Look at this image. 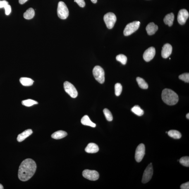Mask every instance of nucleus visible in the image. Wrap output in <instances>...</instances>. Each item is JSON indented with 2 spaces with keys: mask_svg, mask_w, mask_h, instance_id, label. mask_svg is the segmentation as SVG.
Returning a JSON list of instances; mask_svg holds the SVG:
<instances>
[{
  "mask_svg": "<svg viewBox=\"0 0 189 189\" xmlns=\"http://www.w3.org/2000/svg\"><path fill=\"white\" fill-rule=\"evenodd\" d=\"M161 97L163 101L168 105H174L178 102V94L170 89H164L163 91Z\"/></svg>",
  "mask_w": 189,
  "mask_h": 189,
  "instance_id": "2",
  "label": "nucleus"
},
{
  "mask_svg": "<svg viewBox=\"0 0 189 189\" xmlns=\"http://www.w3.org/2000/svg\"><path fill=\"white\" fill-rule=\"evenodd\" d=\"M115 93L117 96H119L122 91V86L121 84L117 83L115 85Z\"/></svg>",
  "mask_w": 189,
  "mask_h": 189,
  "instance_id": "29",
  "label": "nucleus"
},
{
  "mask_svg": "<svg viewBox=\"0 0 189 189\" xmlns=\"http://www.w3.org/2000/svg\"><path fill=\"white\" fill-rule=\"evenodd\" d=\"M64 88L65 92L73 98H75L78 95V92L75 87L69 82L66 81L64 83Z\"/></svg>",
  "mask_w": 189,
  "mask_h": 189,
  "instance_id": "7",
  "label": "nucleus"
},
{
  "mask_svg": "<svg viewBox=\"0 0 189 189\" xmlns=\"http://www.w3.org/2000/svg\"><path fill=\"white\" fill-rule=\"evenodd\" d=\"M6 11V15H9L11 12V6L9 4L7 5L4 8Z\"/></svg>",
  "mask_w": 189,
  "mask_h": 189,
  "instance_id": "32",
  "label": "nucleus"
},
{
  "mask_svg": "<svg viewBox=\"0 0 189 189\" xmlns=\"http://www.w3.org/2000/svg\"><path fill=\"white\" fill-rule=\"evenodd\" d=\"M174 15L173 13H171L166 15L164 19V21L165 24L169 26H171L173 24Z\"/></svg>",
  "mask_w": 189,
  "mask_h": 189,
  "instance_id": "17",
  "label": "nucleus"
},
{
  "mask_svg": "<svg viewBox=\"0 0 189 189\" xmlns=\"http://www.w3.org/2000/svg\"><path fill=\"white\" fill-rule=\"evenodd\" d=\"M172 51V47L169 44H164L162 48L161 56L164 58H167L171 55Z\"/></svg>",
  "mask_w": 189,
  "mask_h": 189,
  "instance_id": "13",
  "label": "nucleus"
},
{
  "mask_svg": "<svg viewBox=\"0 0 189 189\" xmlns=\"http://www.w3.org/2000/svg\"><path fill=\"white\" fill-rule=\"evenodd\" d=\"M91 1L93 3H96L97 2V0H91Z\"/></svg>",
  "mask_w": 189,
  "mask_h": 189,
  "instance_id": "36",
  "label": "nucleus"
},
{
  "mask_svg": "<svg viewBox=\"0 0 189 189\" xmlns=\"http://www.w3.org/2000/svg\"><path fill=\"white\" fill-rule=\"evenodd\" d=\"M156 54L155 48L151 47L149 48L144 52L143 54V58L146 61H150L154 57Z\"/></svg>",
  "mask_w": 189,
  "mask_h": 189,
  "instance_id": "12",
  "label": "nucleus"
},
{
  "mask_svg": "<svg viewBox=\"0 0 189 189\" xmlns=\"http://www.w3.org/2000/svg\"><path fill=\"white\" fill-rule=\"evenodd\" d=\"M166 133H168V132H167V131H166Z\"/></svg>",
  "mask_w": 189,
  "mask_h": 189,
  "instance_id": "39",
  "label": "nucleus"
},
{
  "mask_svg": "<svg viewBox=\"0 0 189 189\" xmlns=\"http://www.w3.org/2000/svg\"><path fill=\"white\" fill-rule=\"evenodd\" d=\"M153 168L152 164H149L144 171L142 180V183H146L150 181L153 174Z\"/></svg>",
  "mask_w": 189,
  "mask_h": 189,
  "instance_id": "8",
  "label": "nucleus"
},
{
  "mask_svg": "<svg viewBox=\"0 0 189 189\" xmlns=\"http://www.w3.org/2000/svg\"><path fill=\"white\" fill-rule=\"evenodd\" d=\"M74 1L76 2L81 7L83 8L85 6V2L84 0H74Z\"/></svg>",
  "mask_w": 189,
  "mask_h": 189,
  "instance_id": "31",
  "label": "nucleus"
},
{
  "mask_svg": "<svg viewBox=\"0 0 189 189\" xmlns=\"http://www.w3.org/2000/svg\"><path fill=\"white\" fill-rule=\"evenodd\" d=\"M20 82L22 85L24 86H30L33 85L34 81L30 78H20Z\"/></svg>",
  "mask_w": 189,
  "mask_h": 189,
  "instance_id": "20",
  "label": "nucleus"
},
{
  "mask_svg": "<svg viewBox=\"0 0 189 189\" xmlns=\"http://www.w3.org/2000/svg\"><path fill=\"white\" fill-rule=\"evenodd\" d=\"M145 148L143 144H140L135 151V158L137 162L140 163L142 160L145 154Z\"/></svg>",
  "mask_w": 189,
  "mask_h": 189,
  "instance_id": "10",
  "label": "nucleus"
},
{
  "mask_svg": "<svg viewBox=\"0 0 189 189\" xmlns=\"http://www.w3.org/2000/svg\"><path fill=\"white\" fill-rule=\"evenodd\" d=\"M189 16V13L186 10L181 9L179 12L178 21L180 25H183L186 22Z\"/></svg>",
  "mask_w": 189,
  "mask_h": 189,
  "instance_id": "11",
  "label": "nucleus"
},
{
  "mask_svg": "<svg viewBox=\"0 0 189 189\" xmlns=\"http://www.w3.org/2000/svg\"><path fill=\"white\" fill-rule=\"evenodd\" d=\"M167 133L170 137L175 139H179L182 136L180 132L176 130H170Z\"/></svg>",
  "mask_w": 189,
  "mask_h": 189,
  "instance_id": "22",
  "label": "nucleus"
},
{
  "mask_svg": "<svg viewBox=\"0 0 189 189\" xmlns=\"http://www.w3.org/2000/svg\"><path fill=\"white\" fill-rule=\"evenodd\" d=\"M104 113L107 121H111L113 120V116L111 112L106 108L104 110Z\"/></svg>",
  "mask_w": 189,
  "mask_h": 189,
  "instance_id": "27",
  "label": "nucleus"
},
{
  "mask_svg": "<svg viewBox=\"0 0 189 189\" xmlns=\"http://www.w3.org/2000/svg\"><path fill=\"white\" fill-rule=\"evenodd\" d=\"M35 15V12L32 8H28L24 14V17L27 20L31 19L33 18Z\"/></svg>",
  "mask_w": 189,
  "mask_h": 189,
  "instance_id": "21",
  "label": "nucleus"
},
{
  "mask_svg": "<svg viewBox=\"0 0 189 189\" xmlns=\"http://www.w3.org/2000/svg\"><path fill=\"white\" fill-rule=\"evenodd\" d=\"M93 74L95 79L99 83H104L105 81V73L103 69L101 67L97 66L93 69Z\"/></svg>",
  "mask_w": 189,
  "mask_h": 189,
  "instance_id": "3",
  "label": "nucleus"
},
{
  "mask_svg": "<svg viewBox=\"0 0 189 189\" xmlns=\"http://www.w3.org/2000/svg\"><path fill=\"white\" fill-rule=\"evenodd\" d=\"M179 79H180L183 81L189 83V73H185L179 76Z\"/></svg>",
  "mask_w": 189,
  "mask_h": 189,
  "instance_id": "30",
  "label": "nucleus"
},
{
  "mask_svg": "<svg viewBox=\"0 0 189 189\" xmlns=\"http://www.w3.org/2000/svg\"><path fill=\"white\" fill-rule=\"evenodd\" d=\"M82 175L84 178L92 181H96L99 178V173L94 170H85L82 172Z\"/></svg>",
  "mask_w": 189,
  "mask_h": 189,
  "instance_id": "9",
  "label": "nucleus"
},
{
  "mask_svg": "<svg viewBox=\"0 0 189 189\" xmlns=\"http://www.w3.org/2000/svg\"><path fill=\"white\" fill-rule=\"evenodd\" d=\"M158 26L156 25L154 23H150L148 24L146 27L147 34L149 35H152L155 33L158 30Z\"/></svg>",
  "mask_w": 189,
  "mask_h": 189,
  "instance_id": "16",
  "label": "nucleus"
},
{
  "mask_svg": "<svg viewBox=\"0 0 189 189\" xmlns=\"http://www.w3.org/2000/svg\"><path fill=\"white\" fill-rule=\"evenodd\" d=\"M137 81L140 88L142 89H147L148 88V85L144 79L137 77L136 79Z\"/></svg>",
  "mask_w": 189,
  "mask_h": 189,
  "instance_id": "23",
  "label": "nucleus"
},
{
  "mask_svg": "<svg viewBox=\"0 0 189 189\" xmlns=\"http://www.w3.org/2000/svg\"><path fill=\"white\" fill-rule=\"evenodd\" d=\"M22 104L23 105L27 106V107H30L34 105L37 104H38L37 101L32 100L31 99H28L26 100H23L22 101Z\"/></svg>",
  "mask_w": 189,
  "mask_h": 189,
  "instance_id": "25",
  "label": "nucleus"
},
{
  "mask_svg": "<svg viewBox=\"0 0 189 189\" xmlns=\"http://www.w3.org/2000/svg\"><path fill=\"white\" fill-rule=\"evenodd\" d=\"M131 111L137 115L139 116L143 115L144 113L143 110L138 105L134 106L131 109Z\"/></svg>",
  "mask_w": 189,
  "mask_h": 189,
  "instance_id": "24",
  "label": "nucleus"
},
{
  "mask_svg": "<svg viewBox=\"0 0 189 189\" xmlns=\"http://www.w3.org/2000/svg\"><path fill=\"white\" fill-rule=\"evenodd\" d=\"M180 188L181 189H189V182H187L186 183H184L180 186Z\"/></svg>",
  "mask_w": 189,
  "mask_h": 189,
  "instance_id": "34",
  "label": "nucleus"
},
{
  "mask_svg": "<svg viewBox=\"0 0 189 189\" xmlns=\"http://www.w3.org/2000/svg\"><path fill=\"white\" fill-rule=\"evenodd\" d=\"M27 1L28 0H19V2L20 4H23Z\"/></svg>",
  "mask_w": 189,
  "mask_h": 189,
  "instance_id": "35",
  "label": "nucleus"
},
{
  "mask_svg": "<svg viewBox=\"0 0 189 189\" xmlns=\"http://www.w3.org/2000/svg\"><path fill=\"white\" fill-rule=\"evenodd\" d=\"M8 4V3L7 1L6 0L3 1H0V8H4Z\"/></svg>",
  "mask_w": 189,
  "mask_h": 189,
  "instance_id": "33",
  "label": "nucleus"
},
{
  "mask_svg": "<svg viewBox=\"0 0 189 189\" xmlns=\"http://www.w3.org/2000/svg\"><path fill=\"white\" fill-rule=\"evenodd\" d=\"M37 165L33 160L27 159L21 163L19 167L18 176L21 181H26L30 179L35 173Z\"/></svg>",
  "mask_w": 189,
  "mask_h": 189,
  "instance_id": "1",
  "label": "nucleus"
},
{
  "mask_svg": "<svg viewBox=\"0 0 189 189\" xmlns=\"http://www.w3.org/2000/svg\"><path fill=\"white\" fill-rule=\"evenodd\" d=\"M57 13L59 18L65 19L67 18L69 15V10L65 3L60 1L58 3Z\"/></svg>",
  "mask_w": 189,
  "mask_h": 189,
  "instance_id": "4",
  "label": "nucleus"
},
{
  "mask_svg": "<svg viewBox=\"0 0 189 189\" xmlns=\"http://www.w3.org/2000/svg\"><path fill=\"white\" fill-rule=\"evenodd\" d=\"M186 118H187V119H189V113H188L186 115Z\"/></svg>",
  "mask_w": 189,
  "mask_h": 189,
  "instance_id": "38",
  "label": "nucleus"
},
{
  "mask_svg": "<svg viewBox=\"0 0 189 189\" xmlns=\"http://www.w3.org/2000/svg\"><path fill=\"white\" fill-rule=\"evenodd\" d=\"M140 25V22L139 21H134L129 23L125 27L124 34L125 36H129L138 30Z\"/></svg>",
  "mask_w": 189,
  "mask_h": 189,
  "instance_id": "5",
  "label": "nucleus"
},
{
  "mask_svg": "<svg viewBox=\"0 0 189 189\" xmlns=\"http://www.w3.org/2000/svg\"><path fill=\"white\" fill-rule=\"evenodd\" d=\"M179 162L183 166L189 167V157L188 156L183 157L180 159Z\"/></svg>",
  "mask_w": 189,
  "mask_h": 189,
  "instance_id": "28",
  "label": "nucleus"
},
{
  "mask_svg": "<svg viewBox=\"0 0 189 189\" xmlns=\"http://www.w3.org/2000/svg\"><path fill=\"white\" fill-rule=\"evenodd\" d=\"M32 133V130L30 129L26 130L18 135L17 138V141L19 142L23 141L27 137L31 135Z\"/></svg>",
  "mask_w": 189,
  "mask_h": 189,
  "instance_id": "15",
  "label": "nucleus"
},
{
  "mask_svg": "<svg viewBox=\"0 0 189 189\" xmlns=\"http://www.w3.org/2000/svg\"><path fill=\"white\" fill-rule=\"evenodd\" d=\"M67 135V133L66 132L62 130H60L55 132L51 135V137L53 138L56 139V140H60V139L64 138Z\"/></svg>",
  "mask_w": 189,
  "mask_h": 189,
  "instance_id": "18",
  "label": "nucleus"
},
{
  "mask_svg": "<svg viewBox=\"0 0 189 189\" xmlns=\"http://www.w3.org/2000/svg\"><path fill=\"white\" fill-rule=\"evenodd\" d=\"M85 152L89 154H94L98 152V146L94 143H89L85 149Z\"/></svg>",
  "mask_w": 189,
  "mask_h": 189,
  "instance_id": "14",
  "label": "nucleus"
},
{
  "mask_svg": "<svg viewBox=\"0 0 189 189\" xmlns=\"http://www.w3.org/2000/svg\"><path fill=\"white\" fill-rule=\"evenodd\" d=\"M117 60L121 62L122 64L125 65L126 64L127 58L126 56L123 54H119L116 56Z\"/></svg>",
  "mask_w": 189,
  "mask_h": 189,
  "instance_id": "26",
  "label": "nucleus"
},
{
  "mask_svg": "<svg viewBox=\"0 0 189 189\" xmlns=\"http://www.w3.org/2000/svg\"><path fill=\"white\" fill-rule=\"evenodd\" d=\"M81 122L82 124L90 126L93 127V128H95L96 126L95 124L92 122L87 115H85L82 118Z\"/></svg>",
  "mask_w": 189,
  "mask_h": 189,
  "instance_id": "19",
  "label": "nucleus"
},
{
  "mask_svg": "<svg viewBox=\"0 0 189 189\" xmlns=\"http://www.w3.org/2000/svg\"><path fill=\"white\" fill-rule=\"evenodd\" d=\"M115 15L112 13H108L104 15V20L108 28L111 29L113 28L116 21Z\"/></svg>",
  "mask_w": 189,
  "mask_h": 189,
  "instance_id": "6",
  "label": "nucleus"
},
{
  "mask_svg": "<svg viewBox=\"0 0 189 189\" xmlns=\"http://www.w3.org/2000/svg\"><path fill=\"white\" fill-rule=\"evenodd\" d=\"M4 189V187L3 186V185L0 184V189Z\"/></svg>",
  "mask_w": 189,
  "mask_h": 189,
  "instance_id": "37",
  "label": "nucleus"
}]
</instances>
